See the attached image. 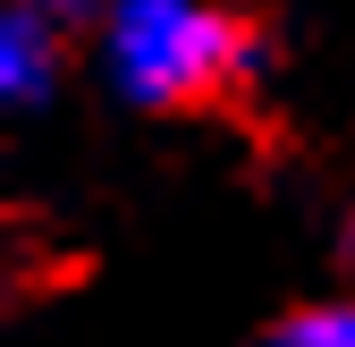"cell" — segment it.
<instances>
[{"label":"cell","instance_id":"obj_1","mask_svg":"<svg viewBox=\"0 0 355 347\" xmlns=\"http://www.w3.org/2000/svg\"><path fill=\"white\" fill-rule=\"evenodd\" d=\"M102 94L136 119L203 110L262 68V34L229 0H110L94 17Z\"/></svg>","mask_w":355,"mask_h":347},{"label":"cell","instance_id":"obj_2","mask_svg":"<svg viewBox=\"0 0 355 347\" xmlns=\"http://www.w3.org/2000/svg\"><path fill=\"white\" fill-rule=\"evenodd\" d=\"M60 76H68V26L26 0H0V110L42 119L60 102Z\"/></svg>","mask_w":355,"mask_h":347},{"label":"cell","instance_id":"obj_3","mask_svg":"<svg viewBox=\"0 0 355 347\" xmlns=\"http://www.w3.org/2000/svg\"><path fill=\"white\" fill-rule=\"evenodd\" d=\"M262 347H355V288L347 296H304V305H288L271 330H262Z\"/></svg>","mask_w":355,"mask_h":347},{"label":"cell","instance_id":"obj_4","mask_svg":"<svg viewBox=\"0 0 355 347\" xmlns=\"http://www.w3.org/2000/svg\"><path fill=\"white\" fill-rule=\"evenodd\" d=\"M26 9H42V17H60V26H68V17H102L110 0H26Z\"/></svg>","mask_w":355,"mask_h":347},{"label":"cell","instance_id":"obj_5","mask_svg":"<svg viewBox=\"0 0 355 347\" xmlns=\"http://www.w3.org/2000/svg\"><path fill=\"white\" fill-rule=\"evenodd\" d=\"M347 263H355V212H347Z\"/></svg>","mask_w":355,"mask_h":347}]
</instances>
